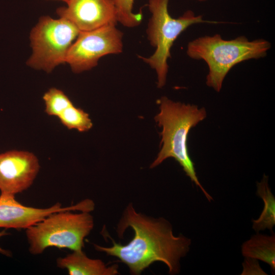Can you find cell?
<instances>
[{"label": "cell", "mask_w": 275, "mask_h": 275, "mask_svg": "<svg viewBox=\"0 0 275 275\" xmlns=\"http://www.w3.org/2000/svg\"><path fill=\"white\" fill-rule=\"evenodd\" d=\"M51 1H63V2H65L66 3L68 2L69 0H51Z\"/></svg>", "instance_id": "obj_19"}, {"label": "cell", "mask_w": 275, "mask_h": 275, "mask_svg": "<svg viewBox=\"0 0 275 275\" xmlns=\"http://www.w3.org/2000/svg\"><path fill=\"white\" fill-rule=\"evenodd\" d=\"M243 270L241 275L246 274H267L262 270L258 263V260L245 258L242 263Z\"/></svg>", "instance_id": "obj_17"}, {"label": "cell", "mask_w": 275, "mask_h": 275, "mask_svg": "<svg viewBox=\"0 0 275 275\" xmlns=\"http://www.w3.org/2000/svg\"><path fill=\"white\" fill-rule=\"evenodd\" d=\"M61 123L68 129L87 131L93 126L89 115L73 104L65 109L58 117Z\"/></svg>", "instance_id": "obj_14"}, {"label": "cell", "mask_w": 275, "mask_h": 275, "mask_svg": "<svg viewBox=\"0 0 275 275\" xmlns=\"http://www.w3.org/2000/svg\"><path fill=\"white\" fill-rule=\"evenodd\" d=\"M169 0H149L147 6L151 16L146 32L148 39L155 48V51L150 57H140L155 70L158 88L163 87L166 84L169 69L168 61L171 58V48L178 37L195 24L219 23L204 20L202 15H196L190 10L178 18H173L169 12Z\"/></svg>", "instance_id": "obj_4"}, {"label": "cell", "mask_w": 275, "mask_h": 275, "mask_svg": "<svg viewBox=\"0 0 275 275\" xmlns=\"http://www.w3.org/2000/svg\"><path fill=\"white\" fill-rule=\"evenodd\" d=\"M57 266L65 269L70 275H116L119 273L118 264L107 265L101 260L91 259L81 250L57 260Z\"/></svg>", "instance_id": "obj_11"}, {"label": "cell", "mask_w": 275, "mask_h": 275, "mask_svg": "<svg viewBox=\"0 0 275 275\" xmlns=\"http://www.w3.org/2000/svg\"><path fill=\"white\" fill-rule=\"evenodd\" d=\"M131 228L134 236L125 245L112 240L109 247L94 244L95 249L117 258L125 264L131 274H140L155 262H161L168 268L169 273L180 271V260L188 253L191 240L180 234L175 236L171 224L163 217L153 218L138 212L133 204L125 208L116 229L120 238Z\"/></svg>", "instance_id": "obj_1"}, {"label": "cell", "mask_w": 275, "mask_h": 275, "mask_svg": "<svg viewBox=\"0 0 275 275\" xmlns=\"http://www.w3.org/2000/svg\"><path fill=\"white\" fill-rule=\"evenodd\" d=\"M158 102L160 111L154 119L162 128L160 133L161 148L150 168L156 167L168 158H174L208 201H213L199 180L187 146L189 132L206 118V109L195 104L175 102L166 96L161 97Z\"/></svg>", "instance_id": "obj_2"}, {"label": "cell", "mask_w": 275, "mask_h": 275, "mask_svg": "<svg viewBox=\"0 0 275 275\" xmlns=\"http://www.w3.org/2000/svg\"><path fill=\"white\" fill-rule=\"evenodd\" d=\"M72 211L53 213L26 229L30 253L39 255L49 247L81 250L85 237L93 229L94 219L90 212Z\"/></svg>", "instance_id": "obj_5"}, {"label": "cell", "mask_w": 275, "mask_h": 275, "mask_svg": "<svg viewBox=\"0 0 275 275\" xmlns=\"http://www.w3.org/2000/svg\"><path fill=\"white\" fill-rule=\"evenodd\" d=\"M57 10L59 16L73 23L80 32L115 25L117 21L114 0H69Z\"/></svg>", "instance_id": "obj_10"}, {"label": "cell", "mask_w": 275, "mask_h": 275, "mask_svg": "<svg viewBox=\"0 0 275 275\" xmlns=\"http://www.w3.org/2000/svg\"><path fill=\"white\" fill-rule=\"evenodd\" d=\"M241 253L245 258L260 260L268 264L272 273L275 271V235L257 233L252 236L241 246Z\"/></svg>", "instance_id": "obj_12"}, {"label": "cell", "mask_w": 275, "mask_h": 275, "mask_svg": "<svg viewBox=\"0 0 275 275\" xmlns=\"http://www.w3.org/2000/svg\"><path fill=\"white\" fill-rule=\"evenodd\" d=\"M114 2L118 22L127 28L135 27L141 23L142 13L132 11L134 0H114Z\"/></svg>", "instance_id": "obj_16"}, {"label": "cell", "mask_w": 275, "mask_h": 275, "mask_svg": "<svg viewBox=\"0 0 275 275\" xmlns=\"http://www.w3.org/2000/svg\"><path fill=\"white\" fill-rule=\"evenodd\" d=\"M256 186V194L263 200L264 207L258 218L252 220V228L257 233L266 229L272 230L275 225V198L269 186L268 177L264 174Z\"/></svg>", "instance_id": "obj_13"}, {"label": "cell", "mask_w": 275, "mask_h": 275, "mask_svg": "<svg viewBox=\"0 0 275 275\" xmlns=\"http://www.w3.org/2000/svg\"><path fill=\"white\" fill-rule=\"evenodd\" d=\"M196 1H198V2H205V1H206L207 0H196Z\"/></svg>", "instance_id": "obj_20"}, {"label": "cell", "mask_w": 275, "mask_h": 275, "mask_svg": "<svg viewBox=\"0 0 275 275\" xmlns=\"http://www.w3.org/2000/svg\"><path fill=\"white\" fill-rule=\"evenodd\" d=\"M43 99L45 113L49 116L57 118L65 109L73 104L63 91L56 88H51L46 92Z\"/></svg>", "instance_id": "obj_15"}, {"label": "cell", "mask_w": 275, "mask_h": 275, "mask_svg": "<svg viewBox=\"0 0 275 275\" xmlns=\"http://www.w3.org/2000/svg\"><path fill=\"white\" fill-rule=\"evenodd\" d=\"M122 40L123 33L115 25L80 32L68 50L66 63L75 73L89 70L101 57L122 52Z\"/></svg>", "instance_id": "obj_7"}, {"label": "cell", "mask_w": 275, "mask_h": 275, "mask_svg": "<svg viewBox=\"0 0 275 275\" xmlns=\"http://www.w3.org/2000/svg\"><path fill=\"white\" fill-rule=\"evenodd\" d=\"M8 234H9L6 231V230H3L0 232V238ZM0 253L7 256H10L11 255V253L9 251L3 249L1 246H0Z\"/></svg>", "instance_id": "obj_18"}, {"label": "cell", "mask_w": 275, "mask_h": 275, "mask_svg": "<svg viewBox=\"0 0 275 275\" xmlns=\"http://www.w3.org/2000/svg\"><path fill=\"white\" fill-rule=\"evenodd\" d=\"M80 31L69 20L41 17L30 33L32 53L26 64L46 72L66 63L68 50Z\"/></svg>", "instance_id": "obj_6"}, {"label": "cell", "mask_w": 275, "mask_h": 275, "mask_svg": "<svg viewBox=\"0 0 275 275\" xmlns=\"http://www.w3.org/2000/svg\"><path fill=\"white\" fill-rule=\"evenodd\" d=\"M94 206L92 200L85 199L65 207L57 203L47 208H35L21 204L16 200L15 195L1 193L0 228L27 229L53 213L64 210L91 212L94 210Z\"/></svg>", "instance_id": "obj_8"}, {"label": "cell", "mask_w": 275, "mask_h": 275, "mask_svg": "<svg viewBox=\"0 0 275 275\" xmlns=\"http://www.w3.org/2000/svg\"><path fill=\"white\" fill-rule=\"evenodd\" d=\"M270 42L263 38L249 40L244 36L224 39L221 35H205L190 41L187 55L196 60H203L208 66L206 84L217 92L221 91L230 70L243 61L265 57L270 49Z\"/></svg>", "instance_id": "obj_3"}, {"label": "cell", "mask_w": 275, "mask_h": 275, "mask_svg": "<svg viewBox=\"0 0 275 275\" xmlns=\"http://www.w3.org/2000/svg\"><path fill=\"white\" fill-rule=\"evenodd\" d=\"M37 157L27 151L13 150L0 153V191L15 195L28 189L40 170Z\"/></svg>", "instance_id": "obj_9"}]
</instances>
